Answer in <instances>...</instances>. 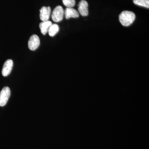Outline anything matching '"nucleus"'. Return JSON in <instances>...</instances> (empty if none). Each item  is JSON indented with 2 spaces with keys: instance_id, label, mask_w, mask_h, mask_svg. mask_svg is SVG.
Instances as JSON below:
<instances>
[{
  "instance_id": "6",
  "label": "nucleus",
  "mask_w": 149,
  "mask_h": 149,
  "mask_svg": "<svg viewBox=\"0 0 149 149\" xmlns=\"http://www.w3.org/2000/svg\"><path fill=\"white\" fill-rule=\"evenodd\" d=\"M51 14V8L49 6H43L40 10V18L42 22L49 20Z\"/></svg>"
},
{
  "instance_id": "11",
  "label": "nucleus",
  "mask_w": 149,
  "mask_h": 149,
  "mask_svg": "<svg viewBox=\"0 0 149 149\" xmlns=\"http://www.w3.org/2000/svg\"><path fill=\"white\" fill-rule=\"evenodd\" d=\"M133 2L136 5L149 8V0H133Z\"/></svg>"
},
{
  "instance_id": "3",
  "label": "nucleus",
  "mask_w": 149,
  "mask_h": 149,
  "mask_svg": "<svg viewBox=\"0 0 149 149\" xmlns=\"http://www.w3.org/2000/svg\"><path fill=\"white\" fill-rule=\"evenodd\" d=\"M10 96V90L8 87L3 88L0 92V106L4 107L6 104Z\"/></svg>"
},
{
  "instance_id": "8",
  "label": "nucleus",
  "mask_w": 149,
  "mask_h": 149,
  "mask_svg": "<svg viewBox=\"0 0 149 149\" xmlns=\"http://www.w3.org/2000/svg\"><path fill=\"white\" fill-rule=\"evenodd\" d=\"M64 15L66 19L79 17V13L77 10L72 8H67L64 11Z\"/></svg>"
},
{
  "instance_id": "12",
  "label": "nucleus",
  "mask_w": 149,
  "mask_h": 149,
  "mask_svg": "<svg viewBox=\"0 0 149 149\" xmlns=\"http://www.w3.org/2000/svg\"><path fill=\"white\" fill-rule=\"evenodd\" d=\"M63 4L67 8H72L75 4V0H62Z\"/></svg>"
},
{
  "instance_id": "5",
  "label": "nucleus",
  "mask_w": 149,
  "mask_h": 149,
  "mask_svg": "<svg viewBox=\"0 0 149 149\" xmlns=\"http://www.w3.org/2000/svg\"><path fill=\"white\" fill-rule=\"evenodd\" d=\"M13 62L11 59H8L4 63L2 70V74L4 77L8 76L10 74L13 67Z\"/></svg>"
},
{
  "instance_id": "7",
  "label": "nucleus",
  "mask_w": 149,
  "mask_h": 149,
  "mask_svg": "<svg viewBox=\"0 0 149 149\" xmlns=\"http://www.w3.org/2000/svg\"><path fill=\"white\" fill-rule=\"evenodd\" d=\"M88 3L85 0H81L78 6L79 13L83 16H87L88 15Z\"/></svg>"
},
{
  "instance_id": "10",
  "label": "nucleus",
  "mask_w": 149,
  "mask_h": 149,
  "mask_svg": "<svg viewBox=\"0 0 149 149\" xmlns=\"http://www.w3.org/2000/svg\"><path fill=\"white\" fill-rule=\"evenodd\" d=\"M59 27L57 24H52L48 30V33L51 37H54L58 32Z\"/></svg>"
},
{
  "instance_id": "4",
  "label": "nucleus",
  "mask_w": 149,
  "mask_h": 149,
  "mask_svg": "<svg viewBox=\"0 0 149 149\" xmlns=\"http://www.w3.org/2000/svg\"><path fill=\"white\" fill-rule=\"evenodd\" d=\"M40 41L39 37L36 35H32L29 38L28 46L30 50L35 51L40 45Z\"/></svg>"
},
{
  "instance_id": "1",
  "label": "nucleus",
  "mask_w": 149,
  "mask_h": 149,
  "mask_svg": "<svg viewBox=\"0 0 149 149\" xmlns=\"http://www.w3.org/2000/svg\"><path fill=\"white\" fill-rule=\"evenodd\" d=\"M136 19V15L134 13L130 11L125 10L122 12L119 16V21L123 26H130Z\"/></svg>"
},
{
  "instance_id": "2",
  "label": "nucleus",
  "mask_w": 149,
  "mask_h": 149,
  "mask_svg": "<svg viewBox=\"0 0 149 149\" xmlns=\"http://www.w3.org/2000/svg\"><path fill=\"white\" fill-rule=\"evenodd\" d=\"M64 15V10L62 7L61 6H57L52 13V19L54 22H59L63 20Z\"/></svg>"
},
{
  "instance_id": "9",
  "label": "nucleus",
  "mask_w": 149,
  "mask_h": 149,
  "mask_svg": "<svg viewBox=\"0 0 149 149\" xmlns=\"http://www.w3.org/2000/svg\"><path fill=\"white\" fill-rule=\"evenodd\" d=\"M52 24L50 21L42 22L40 24V28L41 32L43 35H45L48 32L49 28Z\"/></svg>"
}]
</instances>
